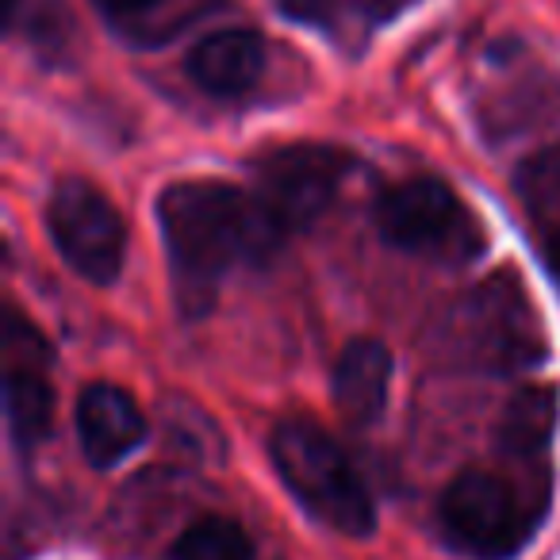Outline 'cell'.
Returning a JSON list of instances; mask_svg holds the SVG:
<instances>
[{
	"mask_svg": "<svg viewBox=\"0 0 560 560\" xmlns=\"http://www.w3.org/2000/svg\"><path fill=\"white\" fill-rule=\"evenodd\" d=\"M376 226L392 246L438 261H468L483 246L476 219L438 177H411L392 185L376 203Z\"/></svg>",
	"mask_w": 560,
	"mask_h": 560,
	"instance_id": "cell-5",
	"label": "cell"
},
{
	"mask_svg": "<svg viewBox=\"0 0 560 560\" xmlns=\"http://www.w3.org/2000/svg\"><path fill=\"white\" fill-rule=\"evenodd\" d=\"M78 438L96 468H108L135 453L147 438L139 404L116 384H89L78 399Z\"/></svg>",
	"mask_w": 560,
	"mask_h": 560,
	"instance_id": "cell-8",
	"label": "cell"
},
{
	"mask_svg": "<svg viewBox=\"0 0 560 560\" xmlns=\"http://www.w3.org/2000/svg\"><path fill=\"white\" fill-rule=\"evenodd\" d=\"M392 388V353L376 338H353L335 361V404L353 427L381 419Z\"/></svg>",
	"mask_w": 560,
	"mask_h": 560,
	"instance_id": "cell-9",
	"label": "cell"
},
{
	"mask_svg": "<svg viewBox=\"0 0 560 560\" xmlns=\"http://www.w3.org/2000/svg\"><path fill=\"white\" fill-rule=\"evenodd\" d=\"M108 16H142V12H150L158 4V0H96Z\"/></svg>",
	"mask_w": 560,
	"mask_h": 560,
	"instance_id": "cell-16",
	"label": "cell"
},
{
	"mask_svg": "<svg viewBox=\"0 0 560 560\" xmlns=\"http://www.w3.org/2000/svg\"><path fill=\"white\" fill-rule=\"evenodd\" d=\"M272 465L319 522L350 537L373 534L376 506L346 450L307 419H284L269 438Z\"/></svg>",
	"mask_w": 560,
	"mask_h": 560,
	"instance_id": "cell-2",
	"label": "cell"
},
{
	"mask_svg": "<svg viewBox=\"0 0 560 560\" xmlns=\"http://www.w3.org/2000/svg\"><path fill=\"white\" fill-rule=\"evenodd\" d=\"M265 70V47L254 32H215L188 50V78L211 96H234L257 85Z\"/></svg>",
	"mask_w": 560,
	"mask_h": 560,
	"instance_id": "cell-10",
	"label": "cell"
},
{
	"mask_svg": "<svg viewBox=\"0 0 560 560\" xmlns=\"http://www.w3.org/2000/svg\"><path fill=\"white\" fill-rule=\"evenodd\" d=\"M514 185H518V196L526 200L529 211H537V215H560V142L529 154L522 162Z\"/></svg>",
	"mask_w": 560,
	"mask_h": 560,
	"instance_id": "cell-14",
	"label": "cell"
},
{
	"mask_svg": "<svg viewBox=\"0 0 560 560\" xmlns=\"http://www.w3.org/2000/svg\"><path fill=\"white\" fill-rule=\"evenodd\" d=\"M552 430H557V388L526 384L514 392L499 419V450L518 460L537 457L552 442Z\"/></svg>",
	"mask_w": 560,
	"mask_h": 560,
	"instance_id": "cell-11",
	"label": "cell"
},
{
	"mask_svg": "<svg viewBox=\"0 0 560 560\" xmlns=\"http://www.w3.org/2000/svg\"><path fill=\"white\" fill-rule=\"evenodd\" d=\"M457 358L491 373H518L545 358L541 319L511 272L483 280L453 315Z\"/></svg>",
	"mask_w": 560,
	"mask_h": 560,
	"instance_id": "cell-4",
	"label": "cell"
},
{
	"mask_svg": "<svg viewBox=\"0 0 560 560\" xmlns=\"http://www.w3.org/2000/svg\"><path fill=\"white\" fill-rule=\"evenodd\" d=\"M537 514L511 480L468 468L442 495V529L457 549L480 560H506L529 541Z\"/></svg>",
	"mask_w": 560,
	"mask_h": 560,
	"instance_id": "cell-6",
	"label": "cell"
},
{
	"mask_svg": "<svg viewBox=\"0 0 560 560\" xmlns=\"http://www.w3.org/2000/svg\"><path fill=\"white\" fill-rule=\"evenodd\" d=\"M170 560H254V541L234 518L203 514L173 541Z\"/></svg>",
	"mask_w": 560,
	"mask_h": 560,
	"instance_id": "cell-13",
	"label": "cell"
},
{
	"mask_svg": "<svg viewBox=\"0 0 560 560\" xmlns=\"http://www.w3.org/2000/svg\"><path fill=\"white\" fill-rule=\"evenodd\" d=\"M173 292L188 319L215 304L219 277L238 257H254V208L223 180H180L158 196Z\"/></svg>",
	"mask_w": 560,
	"mask_h": 560,
	"instance_id": "cell-1",
	"label": "cell"
},
{
	"mask_svg": "<svg viewBox=\"0 0 560 560\" xmlns=\"http://www.w3.org/2000/svg\"><path fill=\"white\" fill-rule=\"evenodd\" d=\"M4 404H9V427L20 445H39L50 434L55 419V392L35 369H12L4 381Z\"/></svg>",
	"mask_w": 560,
	"mask_h": 560,
	"instance_id": "cell-12",
	"label": "cell"
},
{
	"mask_svg": "<svg viewBox=\"0 0 560 560\" xmlns=\"http://www.w3.org/2000/svg\"><path fill=\"white\" fill-rule=\"evenodd\" d=\"M350 154L323 142L280 147L257 162L254 173V257L280 246L284 234L312 226L342 188Z\"/></svg>",
	"mask_w": 560,
	"mask_h": 560,
	"instance_id": "cell-3",
	"label": "cell"
},
{
	"mask_svg": "<svg viewBox=\"0 0 560 560\" xmlns=\"http://www.w3.org/2000/svg\"><path fill=\"white\" fill-rule=\"evenodd\" d=\"M549 269H552V272H557V277H560V231H557V234H552V238H549Z\"/></svg>",
	"mask_w": 560,
	"mask_h": 560,
	"instance_id": "cell-17",
	"label": "cell"
},
{
	"mask_svg": "<svg viewBox=\"0 0 560 560\" xmlns=\"http://www.w3.org/2000/svg\"><path fill=\"white\" fill-rule=\"evenodd\" d=\"M47 226L58 254L93 284H112L127 261V223L116 203L89 180H62L47 203Z\"/></svg>",
	"mask_w": 560,
	"mask_h": 560,
	"instance_id": "cell-7",
	"label": "cell"
},
{
	"mask_svg": "<svg viewBox=\"0 0 560 560\" xmlns=\"http://www.w3.org/2000/svg\"><path fill=\"white\" fill-rule=\"evenodd\" d=\"M280 12L296 24H312V27H330L338 12V0H277Z\"/></svg>",
	"mask_w": 560,
	"mask_h": 560,
	"instance_id": "cell-15",
	"label": "cell"
}]
</instances>
